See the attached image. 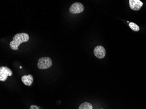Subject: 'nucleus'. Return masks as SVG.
<instances>
[{
  "label": "nucleus",
  "mask_w": 146,
  "mask_h": 109,
  "mask_svg": "<svg viewBox=\"0 0 146 109\" xmlns=\"http://www.w3.org/2000/svg\"><path fill=\"white\" fill-rule=\"evenodd\" d=\"M29 39V36L27 33H20L16 34L13 37L12 41L10 42V47L12 50H18L19 46L23 42H27Z\"/></svg>",
  "instance_id": "1"
},
{
  "label": "nucleus",
  "mask_w": 146,
  "mask_h": 109,
  "mask_svg": "<svg viewBox=\"0 0 146 109\" xmlns=\"http://www.w3.org/2000/svg\"><path fill=\"white\" fill-rule=\"evenodd\" d=\"M52 65L51 59L48 57H42L38 59V68L40 69H47Z\"/></svg>",
  "instance_id": "2"
},
{
  "label": "nucleus",
  "mask_w": 146,
  "mask_h": 109,
  "mask_svg": "<svg viewBox=\"0 0 146 109\" xmlns=\"http://www.w3.org/2000/svg\"><path fill=\"white\" fill-rule=\"evenodd\" d=\"M13 73L9 68L6 66H1L0 68V81H6L9 76L11 77Z\"/></svg>",
  "instance_id": "3"
},
{
  "label": "nucleus",
  "mask_w": 146,
  "mask_h": 109,
  "mask_svg": "<svg viewBox=\"0 0 146 109\" xmlns=\"http://www.w3.org/2000/svg\"><path fill=\"white\" fill-rule=\"evenodd\" d=\"M84 10V7L82 3L75 2L73 3L69 9L70 13L73 14H76L82 12Z\"/></svg>",
  "instance_id": "4"
},
{
  "label": "nucleus",
  "mask_w": 146,
  "mask_h": 109,
  "mask_svg": "<svg viewBox=\"0 0 146 109\" xmlns=\"http://www.w3.org/2000/svg\"><path fill=\"white\" fill-rule=\"evenodd\" d=\"M94 54L98 59H103L106 56V50L102 46H97L94 49Z\"/></svg>",
  "instance_id": "5"
},
{
  "label": "nucleus",
  "mask_w": 146,
  "mask_h": 109,
  "mask_svg": "<svg viewBox=\"0 0 146 109\" xmlns=\"http://www.w3.org/2000/svg\"><path fill=\"white\" fill-rule=\"evenodd\" d=\"M129 7L131 9L138 11L143 5V3L140 0H129Z\"/></svg>",
  "instance_id": "6"
},
{
  "label": "nucleus",
  "mask_w": 146,
  "mask_h": 109,
  "mask_svg": "<svg viewBox=\"0 0 146 109\" xmlns=\"http://www.w3.org/2000/svg\"><path fill=\"white\" fill-rule=\"evenodd\" d=\"M22 81L23 83L27 86H30L33 82V77L32 75H25L22 77Z\"/></svg>",
  "instance_id": "7"
},
{
  "label": "nucleus",
  "mask_w": 146,
  "mask_h": 109,
  "mask_svg": "<svg viewBox=\"0 0 146 109\" xmlns=\"http://www.w3.org/2000/svg\"><path fill=\"white\" fill-rule=\"evenodd\" d=\"M92 105L88 102H84L80 105L78 109H92Z\"/></svg>",
  "instance_id": "8"
},
{
  "label": "nucleus",
  "mask_w": 146,
  "mask_h": 109,
  "mask_svg": "<svg viewBox=\"0 0 146 109\" xmlns=\"http://www.w3.org/2000/svg\"><path fill=\"white\" fill-rule=\"evenodd\" d=\"M129 26L132 30H133L135 32H138V31L140 30V28H139V26H138L136 24L134 23H129Z\"/></svg>",
  "instance_id": "9"
},
{
  "label": "nucleus",
  "mask_w": 146,
  "mask_h": 109,
  "mask_svg": "<svg viewBox=\"0 0 146 109\" xmlns=\"http://www.w3.org/2000/svg\"><path fill=\"white\" fill-rule=\"evenodd\" d=\"M39 107H40L39 106L38 107L37 106L33 105L31 106H30V109H39Z\"/></svg>",
  "instance_id": "10"
},
{
  "label": "nucleus",
  "mask_w": 146,
  "mask_h": 109,
  "mask_svg": "<svg viewBox=\"0 0 146 109\" xmlns=\"http://www.w3.org/2000/svg\"></svg>",
  "instance_id": "11"
}]
</instances>
